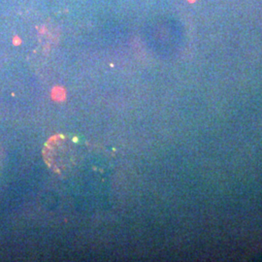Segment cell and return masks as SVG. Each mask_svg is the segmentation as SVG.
Returning <instances> with one entry per match:
<instances>
[{"label": "cell", "instance_id": "cell-1", "mask_svg": "<svg viewBox=\"0 0 262 262\" xmlns=\"http://www.w3.org/2000/svg\"><path fill=\"white\" fill-rule=\"evenodd\" d=\"M76 156L75 144L67 138L55 136L45 147L44 157L50 167L54 171L61 172L66 170L74 163Z\"/></svg>", "mask_w": 262, "mask_h": 262}]
</instances>
